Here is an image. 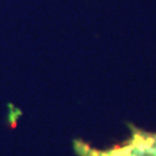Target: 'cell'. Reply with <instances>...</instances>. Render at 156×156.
I'll list each match as a JSON object with an SVG mask.
<instances>
[{
	"mask_svg": "<svg viewBox=\"0 0 156 156\" xmlns=\"http://www.w3.org/2000/svg\"><path fill=\"white\" fill-rule=\"evenodd\" d=\"M131 127V136L122 145L100 151L82 140H74V151L79 156H156V133Z\"/></svg>",
	"mask_w": 156,
	"mask_h": 156,
	"instance_id": "6da1fadb",
	"label": "cell"
},
{
	"mask_svg": "<svg viewBox=\"0 0 156 156\" xmlns=\"http://www.w3.org/2000/svg\"><path fill=\"white\" fill-rule=\"evenodd\" d=\"M8 106L11 108V110H9V113H8V117H7V122L8 124H11L12 126H14L15 125V122H16L17 117L21 115V111L19 110V109H15V108H13L12 104H8Z\"/></svg>",
	"mask_w": 156,
	"mask_h": 156,
	"instance_id": "7a4b0ae2",
	"label": "cell"
}]
</instances>
